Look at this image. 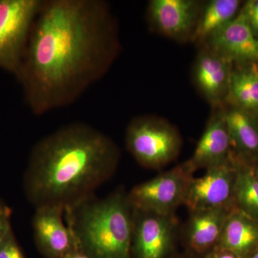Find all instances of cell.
<instances>
[{
	"label": "cell",
	"instance_id": "1",
	"mask_svg": "<svg viewBox=\"0 0 258 258\" xmlns=\"http://www.w3.org/2000/svg\"><path fill=\"white\" fill-rule=\"evenodd\" d=\"M118 24L103 0H42L16 78L32 113L69 106L120 54Z\"/></svg>",
	"mask_w": 258,
	"mask_h": 258
},
{
	"label": "cell",
	"instance_id": "2",
	"mask_svg": "<svg viewBox=\"0 0 258 258\" xmlns=\"http://www.w3.org/2000/svg\"><path fill=\"white\" fill-rule=\"evenodd\" d=\"M119 160V149L109 137L87 123H69L32 148L24 189L35 208L64 210L95 195Z\"/></svg>",
	"mask_w": 258,
	"mask_h": 258
},
{
	"label": "cell",
	"instance_id": "3",
	"mask_svg": "<svg viewBox=\"0 0 258 258\" xmlns=\"http://www.w3.org/2000/svg\"><path fill=\"white\" fill-rule=\"evenodd\" d=\"M78 250L91 258H131L134 209L128 195H96L64 209Z\"/></svg>",
	"mask_w": 258,
	"mask_h": 258
},
{
	"label": "cell",
	"instance_id": "4",
	"mask_svg": "<svg viewBox=\"0 0 258 258\" xmlns=\"http://www.w3.org/2000/svg\"><path fill=\"white\" fill-rule=\"evenodd\" d=\"M125 144L139 164L157 169L175 160L181 149V139L177 129L167 120L145 115L131 120Z\"/></svg>",
	"mask_w": 258,
	"mask_h": 258
},
{
	"label": "cell",
	"instance_id": "5",
	"mask_svg": "<svg viewBox=\"0 0 258 258\" xmlns=\"http://www.w3.org/2000/svg\"><path fill=\"white\" fill-rule=\"evenodd\" d=\"M42 0H0V69L18 75Z\"/></svg>",
	"mask_w": 258,
	"mask_h": 258
},
{
	"label": "cell",
	"instance_id": "6",
	"mask_svg": "<svg viewBox=\"0 0 258 258\" xmlns=\"http://www.w3.org/2000/svg\"><path fill=\"white\" fill-rule=\"evenodd\" d=\"M195 171L189 161H185L154 179L134 186L128 195L129 203L135 210L172 215L180 205H184Z\"/></svg>",
	"mask_w": 258,
	"mask_h": 258
},
{
	"label": "cell",
	"instance_id": "7",
	"mask_svg": "<svg viewBox=\"0 0 258 258\" xmlns=\"http://www.w3.org/2000/svg\"><path fill=\"white\" fill-rule=\"evenodd\" d=\"M237 176L235 158L227 164L208 168L203 176L191 179L184 205L190 212L210 208H235Z\"/></svg>",
	"mask_w": 258,
	"mask_h": 258
},
{
	"label": "cell",
	"instance_id": "8",
	"mask_svg": "<svg viewBox=\"0 0 258 258\" xmlns=\"http://www.w3.org/2000/svg\"><path fill=\"white\" fill-rule=\"evenodd\" d=\"M202 5L198 0H151L147 22L159 35L179 42H191Z\"/></svg>",
	"mask_w": 258,
	"mask_h": 258
},
{
	"label": "cell",
	"instance_id": "9",
	"mask_svg": "<svg viewBox=\"0 0 258 258\" xmlns=\"http://www.w3.org/2000/svg\"><path fill=\"white\" fill-rule=\"evenodd\" d=\"M175 227L173 215L134 209L132 252L137 258H164L172 244Z\"/></svg>",
	"mask_w": 258,
	"mask_h": 258
},
{
	"label": "cell",
	"instance_id": "10",
	"mask_svg": "<svg viewBox=\"0 0 258 258\" xmlns=\"http://www.w3.org/2000/svg\"><path fill=\"white\" fill-rule=\"evenodd\" d=\"M234 63L206 47H200L193 68V80L212 108L225 104Z\"/></svg>",
	"mask_w": 258,
	"mask_h": 258
},
{
	"label": "cell",
	"instance_id": "11",
	"mask_svg": "<svg viewBox=\"0 0 258 258\" xmlns=\"http://www.w3.org/2000/svg\"><path fill=\"white\" fill-rule=\"evenodd\" d=\"M64 210L57 206L39 207L32 220L37 245L50 258H62L78 250L74 235L64 223Z\"/></svg>",
	"mask_w": 258,
	"mask_h": 258
},
{
	"label": "cell",
	"instance_id": "12",
	"mask_svg": "<svg viewBox=\"0 0 258 258\" xmlns=\"http://www.w3.org/2000/svg\"><path fill=\"white\" fill-rule=\"evenodd\" d=\"M203 46L234 64L258 62V38L240 12L232 21L212 35Z\"/></svg>",
	"mask_w": 258,
	"mask_h": 258
},
{
	"label": "cell",
	"instance_id": "13",
	"mask_svg": "<svg viewBox=\"0 0 258 258\" xmlns=\"http://www.w3.org/2000/svg\"><path fill=\"white\" fill-rule=\"evenodd\" d=\"M222 106L213 108L205 132L188 161L195 169L221 165L231 162L235 156Z\"/></svg>",
	"mask_w": 258,
	"mask_h": 258
},
{
	"label": "cell",
	"instance_id": "14",
	"mask_svg": "<svg viewBox=\"0 0 258 258\" xmlns=\"http://www.w3.org/2000/svg\"><path fill=\"white\" fill-rule=\"evenodd\" d=\"M222 108L235 157L254 166L258 163V118L229 103Z\"/></svg>",
	"mask_w": 258,
	"mask_h": 258
},
{
	"label": "cell",
	"instance_id": "15",
	"mask_svg": "<svg viewBox=\"0 0 258 258\" xmlns=\"http://www.w3.org/2000/svg\"><path fill=\"white\" fill-rule=\"evenodd\" d=\"M235 208H210L191 212L186 229L189 247L200 254L213 250L218 245L229 215Z\"/></svg>",
	"mask_w": 258,
	"mask_h": 258
},
{
	"label": "cell",
	"instance_id": "16",
	"mask_svg": "<svg viewBox=\"0 0 258 258\" xmlns=\"http://www.w3.org/2000/svg\"><path fill=\"white\" fill-rule=\"evenodd\" d=\"M217 247L239 258H250L258 248V220L235 208L225 222Z\"/></svg>",
	"mask_w": 258,
	"mask_h": 258
},
{
	"label": "cell",
	"instance_id": "17",
	"mask_svg": "<svg viewBox=\"0 0 258 258\" xmlns=\"http://www.w3.org/2000/svg\"><path fill=\"white\" fill-rule=\"evenodd\" d=\"M226 103L258 118V62L234 64Z\"/></svg>",
	"mask_w": 258,
	"mask_h": 258
},
{
	"label": "cell",
	"instance_id": "18",
	"mask_svg": "<svg viewBox=\"0 0 258 258\" xmlns=\"http://www.w3.org/2000/svg\"><path fill=\"white\" fill-rule=\"evenodd\" d=\"M242 5L239 0H210L203 3L191 42L203 46L212 35L237 17Z\"/></svg>",
	"mask_w": 258,
	"mask_h": 258
},
{
	"label": "cell",
	"instance_id": "19",
	"mask_svg": "<svg viewBox=\"0 0 258 258\" xmlns=\"http://www.w3.org/2000/svg\"><path fill=\"white\" fill-rule=\"evenodd\" d=\"M235 159L237 169L236 208L258 220V179L254 175L253 166Z\"/></svg>",
	"mask_w": 258,
	"mask_h": 258
},
{
	"label": "cell",
	"instance_id": "20",
	"mask_svg": "<svg viewBox=\"0 0 258 258\" xmlns=\"http://www.w3.org/2000/svg\"><path fill=\"white\" fill-rule=\"evenodd\" d=\"M0 258H24L12 228L0 244Z\"/></svg>",
	"mask_w": 258,
	"mask_h": 258
},
{
	"label": "cell",
	"instance_id": "21",
	"mask_svg": "<svg viewBox=\"0 0 258 258\" xmlns=\"http://www.w3.org/2000/svg\"><path fill=\"white\" fill-rule=\"evenodd\" d=\"M240 12L258 38V0H249L242 3Z\"/></svg>",
	"mask_w": 258,
	"mask_h": 258
},
{
	"label": "cell",
	"instance_id": "22",
	"mask_svg": "<svg viewBox=\"0 0 258 258\" xmlns=\"http://www.w3.org/2000/svg\"><path fill=\"white\" fill-rule=\"evenodd\" d=\"M11 213V209L4 204L0 203V244L4 240L8 231L12 228L10 222Z\"/></svg>",
	"mask_w": 258,
	"mask_h": 258
},
{
	"label": "cell",
	"instance_id": "23",
	"mask_svg": "<svg viewBox=\"0 0 258 258\" xmlns=\"http://www.w3.org/2000/svg\"><path fill=\"white\" fill-rule=\"evenodd\" d=\"M208 258H239L235 254L230 252V251L226 250L225 249L220 248V247H216L210 254H209Z\"/></svg>",
	"mask_w": 258,
	"mask_h": 258
},
{
	"label": "cell",
	"instance_id": "24",
	"mask_svg": "<svg viewBox=\"0 0 258 258\" xmlns=\"http://www.w3.org/2000/svg\"><path fill=\"white\" fill-rule=\"evenodd\" d=\"M62 258H91L86 255V254L83 253L82 252L79 250L74 251V252H71L68 254L67 255L64 256Z\"/></svg>",
	"mask_w": 258,
	"mask_h": 258
},
{
	"label": "cell",
	"instance_id": "25",
	"mask_svg": "<svg viewBox=\"0 0 258 258\" xmlns=\"http://www.w3.org/2000/svg\"><path fill=\"white\" fill-rule=\"evenodd\" d=\"M253 170L254 173V175L256 176V177L258 179V163L257 164H254L253 166Z\"/></svg>",
	"mask_w": 258,
	"mask_h": 258
},
{
	"label": "cell",
	"instance_id": "26",
	"mask_svg": "<svg viewBox=\"0 0 258 258\" xmlns=\"http://www.w3.org/2000/svg\"><path fill=\"white\" fill-rule=\"evenodd\" d=\"M250 258H258V248L254 251V253L252 254Z\"/></svg>",
	"mask_w": 258,
	"mask_h": 258
}]
</instances>
